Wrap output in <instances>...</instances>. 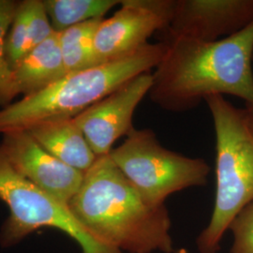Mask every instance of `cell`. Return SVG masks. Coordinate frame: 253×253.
I'll use <instances>...</instances> for the list:
<instances>
[{
  "instance_id": "cell-1",
  "label": "cell",
  "mask_w": 253,
  "mask_h": 253,
  "mask_svg": "<svg viewBox=\"0 0 253 253\" xmlns=\"http://www.w3.org/2000/svg\"><path fill=\"white\" fill-rule=\"evenodd\" d=\"M165 43L148 93L155 104L181 113L209 96L231 95L253 108V22L216 42L174 39Z\"/></svg>"
},
{
  "instance_id": "cell-2",
  "label": "cell",
  "mask_w": 253,
  "mask_h": 253,
  "mask_svg": "<svg viewBox=\"0 0 253 253\" xmlns=\"http://www.w3.org/2000/svg\"><path fill=\"white\" fill-rule=\"evenodd\" d=\"M68 207L91 235L121 253H174L165 205L148 204L109 155L84 172Z\"/></svg>"
},
{
  "instance_id": "cell-3",
  "label": "cell",
  "mask_w": 253,
  "mask_h": 253,
  "mask_svg": "<svg viewBox=\"0 0 253 253\" xmlns=\"http://www.w3.org/2000/svg\"><path fill=\"white\" fill-rule=\"evenodd\" d=\"M165 51V42H149L124 58L67 73L45 89L1 109L0 134L26 130L48 120L76 118L126 82L153 72Z\"/></svg>"
},
{
  "instance_id": "cell-4",
  "label": "cell",
  "mask_w": 253,
  "mask_h": 253,
  "mask_svg": "<svg viewBox=\"0 0 253 253\" xmlns=\"http://www.w3.org/2000/svg\"><path fill=\"white\" fill-rule=\"evenodd\" d=\"M205 101L216 133V197L211 219L196 244L199 253H217L232 220L253 201V132L245 109L220 95Z\"/></svg>"
},
{
  "instance_id": "cell-5",
  "label": "cell",
  "mask_w": 253,
  "mask_h": 253,
  "mask_svg": "<svg viewBox=\"0 0 253 253\" xmlns=\"http://www.w3.org/2000/svg\"><path fill=\"white\" fill-rule=\"evenodd\" d=\"M109 156L152 206H163L165 200L175 192L206 186L210 172L205 160L165 148L149 128L134 127Z\"/></svg>"
},
{
  "instance_id": "cell-6",
  "label": "cell",
  "mask_w": 253,
  "mask_h": 253,
  "mask_svg": "<svg viewBox=\"0 0 253 253\" xmlns=\"http://www.w3.org/2000/svg\"><path fill=\"white\" fill-rule=\"evenodd\" d=\"M0 199L9 216L0 231V244H18L27 235L42 228H52L69 235L83 253H123L91 235L73 216L68 206L39 189L16 172L0 145Z\"/></svg>"
},
{
  "instance_id": "cell-7",
  "label": "cell",
  "mask_w": 253,
  "mask_h": 253,
  "mask_svg": "<svg viewBox=\"0 0 253 253\" xmlns=\"http://www.w3.org/2000/svg\"><path fill=\"white\" fill-rule=\"evenodd\" d=\"M121 8L98 27L94 47L101 65L124 58L146 45L169 25L175 0H122Z\"/></svg>"
},
{
  "instance_id": "cell-8",
  "label": "cell",
  "mask_w": 253,
  "mask_h": 253,
  "mask_svg": "<svg viewBox=\"0 0 253 253\" xmlns=\"http://www.w3.org/2000/svg\"><path fill=\"white\" fill-rule=\"evenodd\" d=\"M152 81V72L140 74L73 118L97 157L109 155L118 139L134 128V112Z\"/></svg>"
},
{
  "instance_id": "cell-9",
  "label": "cell",
  "mask_w": 253,
  "mask_h": 253,
  "mask_svg": "<svg viewBox=\"0 0 253 253\" xmlns=\"http://www.w3.org/2000/svg\"><path fill=\"white\" fill-rule=\"evenodd\" d=\"M253 22V0H175L164 42L174 39L216 42Z\"/></svg>"
},
{
  "instance_id": "cell-10",
  "label": "cell",
  "mask_w": 253,
  "mask_h": 253,
  "mask_svg": "<svg viewBox=\"0 0 253 253\" xmlns=\"http://www.w3.org/2000/svg\"><path fill=\"white\" fill-rule=\"evenodd\" d=\"M0 145L19 174L56 201L69 206L81 187L84 172L47 152L27 130L3 134Z\"/></svg>"
},
{
  "instance_id": "cell-11",
  "label": "cell",
  "mask_w": 253,
  "mask_h": 253,
  "mask_svg": "<svg viewBox=\"0 0 253 253\" xmlns=\"http://www.w3.org/2000/svg\"><path fill=\"white\" fill-rule=\"evenodd\" d=\"M26 130L47 152L84 173L98 158L73 118L48 120Z\"/></svg>"
},
{
  "instance_id": "cell-12",
  "label": "cell",
  "mask_w": 253,
  "mask_h": 253,
  "mask_svg": "<svg viewBox=\"0 0 253 253\" xmlns=\"http://www.w3.org/2000/svg\"><path fill=\"white\" fill-rule=\"evenodd\" d=\"M67 74L58 33L34 47L12 70L13 98L43 90Z\"/></svg>"
},
{
  "instance_id": "cell-13",
  "label": "cell",
  "mask_w": 253,
  "mask_h": 253,
  "mask_svg": "<svg viewBox=\"0 0 253 253\" xmlns=\"http://www.w3.org/2000/svg\"><path fill=\"white\" fill-rule=\"evenodd\" d=\"M103 19H93L58 33L67 73L80 72L101 65L95 53L94 39Z\"/></svg>"
},
{
  "instance_id": "cell-14",
  "label": "cell",
  "mask_w": 253,
  "mask_h": 253,
  "mask_svg": "<svg viewBox=\"0 0 253 253\" xmlns=\"http://www.w3.org/2000/svg\"><path fill=\"white\" fill-rule=\"evenodd\" d=\"M120 3L118 0H43L55 33L93 19L103 18Z\"/></svg>"
},
{
  "instance_id": "cell-15",
  "label": "cell",
  "mask_w": 253,
  "mask_h": 253,
  "mask_svg": "<svg viewBox=\"0 0 253 253\" xmlns=\"http://www.w3.org/2000/svg\"><path fill=\"white\" fill-rule=\"evenodd\" d=\"M20 3L15 0H0V105H9L14 99L12 70L6 55V39Z\"/></svg>"
},
{
  "instance_id": "cell-16",
  "label": "cell",
  "mask_w": 253,
  "mask_h": 253,
  "mask_svg": "<svg viewBox=\"0 0 253 253\" xmlns=\"http://www.w3.org/2000/svg\"><path fill=\"white\" fill-rule=\"evenodd\" d=\"M32 49L30 31L27 26V13L23 2H21L6 39V55L11 70H13Z\"/></svg>"
},
{
  "instance_id": "cell-17",
  "label": "cell",
  "mask_w": 253,
  "mask_h": 253,
  "mask_svg": "<svg viewBox=\"0 0 253 253\" xmlns=\"http://www.w3.org/2000/svg\"><path fill=\"white\" fill-rule=\"evenodd\" d=\"M22 2L27 13L32 48H34L54 35L55 32L46 12L43 0H25Z\"/></svg>"
},
{
  "instance_id": "cell-18",
  "label": "cell",
  "mask_w": 253,
  "mask_h": 253,
  "mask_svg": "<svg viewBox=\"0 0 253 253\" xmlns=\"http://www.w3.org/2000/svg\"><path fill=\"white\" fill-rule=\"evenodd\" d=\"M228 230L234 236L231 253H253V201L237 213Z\"/></svg>"
},
{
  "instance_id": "cell-19",
  "label": "cell",
  "mask_w": 253,
  "mask_h": 253,
  "mask_svg": "<svg viewBox=\"0 0 253 253\" xmlns=\"http://www.w3.org/2000/svg\"><path fill=\"white\" fill-rule=\"evenodd\" d=\"M246 112V117H247V120H248V124L251 127L252 131L253 132V108L247 106L245 109Z\"/></svg>"
},
{
  "instance_id": "cell-20",
  "label": "cell",
  "mask_w": 253,
  "mask_h": 253,
  "mask_svg": "<svg viewBox=\"0 0 253 253\" xmlns=\"http://www.w3.org/2000/svg\"><path fill=\"white\" fill-rule=\"evenodd\" d=\"M173 253H186V252H185L184 250H179V251H177V252H174Z\"/></svg>"
}]
</instances>
